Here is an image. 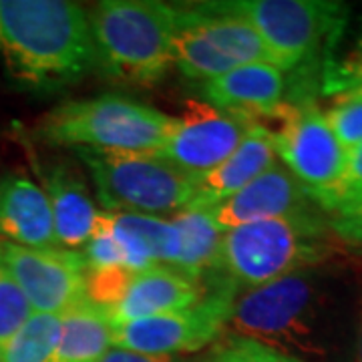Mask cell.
<instances>
[{
	"mask_svg": "<svg viewBox=\"0 0 362 362\" xmlns=\"http://www.w3.org/2000/svg\"><path fill=\"white\" fill-rule=\"evenodd\" d=\"M0 61L30 90L75 85L97 69L87 11L69 0H0Z\"/></svg>",
	"mask_w": 362,
	"mask_h": 362,
	"instance_id": "cell-1",
	"label": "cell"
},
{
	"mask_svg": "<svg viewBox=\"0 0 362 362\" xmlns=\"http://www.w3.org/2000/svg\"><path fill=\"white\" fill-rule=\"evenodd\" d=\"M328 298L310 268L238 294L230 337L247 338L300 361L322 358Z\"/></svg>",
	"mask_w": 362,
	"mask_h": 362,
	"instance_id": "cell-2",
	"label": "cell"
},
{
	"mask_svg": "<svg viewBox=\"0 0 362 362\" xmlns=\"http://www.w3.org/2000/svg\"><path fill=\"white\" fill-rule=\"evenodd\" d=\"M89 16L97 69L131 83L153 85L175 65L180 8L156 0H103Z\"/></svg>",
	"mask_w": 362,
	"mask_h": 362,
	"instance_id": "cell-3",
	"label": "cell"
},
{
	"mask_svg": "<svg viewBox=\"0 0 362 362\" xmlns=\"http://www.w3.org/2000/svg\"><path fill=\"white\" fill-rule=\"evenodd\" d=\"M330 232L320 211L233 228L223 235L218 272L238 294L270 284L328 258Z\"/></svg>",
	"mask_w": 362,
	"mask_h": 362,
	"instance_id": "cell-4",
	"label": "cell"
},
{
	"mask_svg": "<svg viewBox=\"0 0 362 362\" xmlns=\"http://www.w3.org/2000/svg\"><path fill=\"white\" fill-rule=\"evenodd\" d=\"M175 117L123 95L77 99L51 109L37 125V139L57 147L117 153H159Z\"/></svg>",
	"mask_w": 362,
	"mask_h": 362,
	"instance_id": "cell-5",
	"label": "cell"
},
{
	"mask_svg": "<svg viewBox=\"0 0 362 362\" xmlns=\"http://www.w3.org/2000/svg\"><path fill=\"white\" fill-rule=\"evenodd\" d=\"M73 153L87 169L103 211L175 216L189 206L199 181L157 153H117L85 147L73 149Z\"/></svg>",
	"mask_w": 362,
	"mask_h": 362,
	"instance_id": "cell-6",
	"label": "cell"
},
{
	"mask_svg": "<svg viewBox=\"0 0 362 362\" xmlns=\"http://www.w3.org/2000/svg\"><path fill=\"white\" fill-rule=\"evenodd\" d=\"M250 63L274 65V59L256 28L228 2L181 6L175 66L183 77L207 83Z\"/></svg>",
	"mask_w": 362,
	"mask_h": 362,
	"instance_id": "cell-7",
	"label": "cell"
},
{
	"mask_svg": "<svg viewBox=\"0 0 362 362\" xmlns=\"http://www.w3.org/2000/svg\"><path fill=\"white\" fill-rule=\"evenodd\" d=\"M228 6L256 28L280 71L304 65L334 45L349 16L346 4L328 0H235Z\"/></svg>",
	"mask_w": 362,
	"mask_h": 362,
	"instance_id": "cell-8",
	"label": "cell"
},
{
	"mask_svg": "<svg viewBox=\"0 0 362 362\" xmlns=\"http://www.w3.org/2000/svg\"><path fill=\"white\" fill-rule=\"evenodd\" d=\"M270 121L276 123L268 129L276 157L318 206L340 180L346 151L314 105L284 103Z\"/></svg>",
	"mask_w": 362,
	"mask_h": 362,
	"instance_id": "cell-9",
	"label": "cell"
},
{
	"mask_svg": "<svg viewBox=\"0 0 362 362\" xmlns=\"http://www.w3.org/2000/svg\"><path fill=\"white\" fill-rule=\"evenodd\" d=\"M238 290L228 282L183 310L151 316L113 328V346L143 354L180 356L197 352L223 334Z\"/></svg>",
	"mask_w": 362,
	"mask_h": 362,
	"instance_id": "cell-10",
	"label": "cell"
},
{
	"mask_svg": "<svg viewBox=\"0 0 362 362\" xmlns=\"http://www.w3.org/2000/svg\"><path fill=\"white\" fill-rule=\"evenodd\" d=\"M0 262L33 312L63 316L87 300V264L77 250H33L0 240Z\"/></svg>",
	"mask_w": 362,
	"mask_h": 362,
	"instance_id": "cell-11",
	"label": "cell"
},
{
	"mask_svg": "<svg viewBox=\"0 0 362 362\" xmlns=\"http://www.w3.org/2000/svg\"><path fill=\"white\" fill-rule=\"evenodd\" d=\"M256 125L258 121L250 117L216 109L206 101H187L157 156L202 180L232 156Z\"/></svg>",
	"mask_w": 362,
	"mask_h": 362,
	"instance_id": "cell-12",
	"label": "cell"
},
{
	"mask_svg": "<svg viewBox=\"0 0 362 362\" xmlns=\"http://www.w3.org/2000/svg\"><path fill=\"white\" fill-rule=\"evenodd\" d=\"M207 209L214 221L228 232L254 221L310 214L320 207L284 165L276 163L244 189Z\"/></svg>",
	"mask_w": 362,
	"mask_h": 362,
	"instance_id": "cell-13",
	"label": "cell"
},
{
	"mask_svg": "<svg viewBox=\"0 0 362 362\" xmlns=\"http://www.w3.org/2000/svg\"><path fill=\"white\" fill-rule=\"evenodd\" d=\"M284 71L270 63H250L204 83L202 97L207 105L254 121H270L284 105Z\"/></svg>",
	"mask_w": 362,
	"mask_h": 362,
	"instance_id": "cell-14",
	"label": "cell"
},
{
	"mask_svg": "<svg viewBox=\"0 0 362 362\" xmlns=\"http://www.w3.org/2000/svg\"><path fill=\"white\" fill-rule=\"evenodd\" d=\"M0 240L33 250L61 247L47 194L25 173L0 180Z\"/></svg>",
	"mask_w": 362,
	"mask_h": 362,
	"instance_id": "cell-15",
	"label": "cell"
},
{
	"mask_svg": "<svg viewBox=\"0 0 362 362\" xmlns=\"http://www.w3.org/2000/svg\"><path fill=\"white\" fill-rule=\"evenodd\" d=\"M202 296V284L183 276L181 272L173 268H151L131 276L123 298L113 308L105 310V316L115 328L143 318L189 308L199 302Z\"/></svg>",
	"mask_w": 362,
	"mask_h": 362,
	"instance_id": "cell-16",
	"label": "cell"
},
{
	"mask_svg": "<svg viewBox=\"0 0 362 362\" xmlns=\"http://www.w3.org/2000/svg\"><path fill=\"white\" fill-rule=\"evenodd\" d=\"M42 192L51 204L54 233L61 247H83L93 235L99 211L90 197L87 181L66 163H52L40 171Z\"/></svg>",
	"mask_w": 362,
	"mask_h": 362,
	"instance_id": "cell-17",
	"label": "cell"
},
{
	"mask_svg": "<svg viewBox=\"0 0 362 362\" xmlns=\"http://www.w3.org/2000/svg\"><path fill=\"white\" fill-rule=\"evenodd\" d=\"M111 230L131 274L151 268H173L180 259V233L171 220L147 214L109 211Z\"/></svg>",
	"mask_w": 362,
	"mask_h": 362,
	"instance_id": "cell-18",
	"label": "cell"
},
{
	"mask_svg": "<svg viewBox=\"0 0 362 362\" xmlns=\"http://www.w3.org/2000/svg\"><path fill=\"white\" fill-rule=\"evenodd\" d=\"M276 163L278 161L270 133L258 123L232 156L197 181L194 197L185 209H207L218 206L223 199L244 189Z\"/></svg>",
	"mask_w": 362,
	"mask_h": 362,
	"instance_id": "cell-19",
	"label": "cell"
},
{
	"mask_svg": "<svg viewBox=\"0 0 362 362\" xmlns=\"http://www.w3.org/2000/svg\"><path fill=\"white\" fill-rule=\"evenodd\" d=\"M171 221L177 228L181 246L175 270L199 284L207 274H218L226 232L214 221L209 209H183Z\"/></svg>",
	"mask_w": 362,
	"mask_h": 362,
	"instance_id": "cell-20",
	"label": "cell"
},
{
	"mask_svg": "<svg viewBox=\"0 0 362 362\" xmlns=\"http://www.w3.org/2000/svg\"><path fill=\"white\" fill-rule=\"evenodd\" d=\"M113 349V326L105 312L85 300L61 316L54 362H101Z\"/></svg>",
	"mask_w": 362,
	"mask_h": 362,
	"instance_id": "cell-21",
	"label": "cell"
},
{
	"mask_svg": "<svg viewBox=\"0 0 362 362\" xmlns=\"http://www.w3.org/2000/svg\"><path fill=\"white\" fill-rule=\"evenodd\" d=\"M61 337V316L33 312L2 349L0 362H54Z\"/></svg>",
	"mask_w": 362,
	"mask_h": 362,
	"instance_id": "cell-22",
	"label": "cell"
},
{
	"mask_svg": "<svg viewBox=\"0 0 362 362\" xmlns=\"http://www.w3.org/2000/svg\"><path fill=\"white\" fill-rule=\"evenodd\" d=\"M33 316V308L14 282L11 272L0 262V349L23 328V324Z\"/></svg>",
	"mask_w": 362,
	"mask_h": 362,
	"instance_id": "cell-23",
	"label": "cell"
},
{
	"mask_svg": "<svg viewBox=\"0 0 362 362\" xmlns=\"http://www.w3.org/2000/svg\"><path fill=\"white\" fill-rule=\"evenodd\" d=\"M83 258L87 264L89 272H105L113 268H123V254L117 244L111 221H109V211H99V218L95 223V230L90 240L83 246Z\"/></svg>",
	"mask_w": 362,
	"mask_h": 362,
	"instance_id": "cell-24",
	"label": "cell"
},
{
	"mask_svg": "<svg viewBox=\"0 0 362 362\" xmlns=\"http://www.w3.org/2000/svg\"><path fill=\"white\" fill-rule=\"evenodd\" d=\"M362 87V21L356 47L346 52L342 59L328 61L324 69L322 90L326 95H342L349 90Z\"/></svg>",
	"mask_w": 362,
	"mask_h": 362,
	"instance_id": "cell-25",
	"label": "cell"
},
{
	"mask_svg": "<svg viewBox=\"0 0 362 362\" xmlns=\"http://www.w3.org/2000/svg\"><path fill=\"white\" fill-rule=\"evenodd\" d=\"M206 362H306L268 349L259 342L240 337H228L220 342Z\"/></svg>",
	"mask_w": 362,
	"mask_h": 362,
	"instance_id": "cell-26",
	"label": "cell"
},
{
	"mask_svg": "<svg viewBox=\"0 0 362 362\" xmlns=\"http://www.w3.org/2000/svg\"><path fill=\"white\" fill-rule=\"evenodd\" d=\"M131 276L133 274L125 268L89 272V276H87V300L90 304L99 306L103 312L113 308L125 294Z\"/></svg>",
	"mask_w": 362,
	"mask_h": 362,
	"instance_id": "cell-27",
	"label": "cell"
},
{
	"mask_svg": "<svg viewBox=\"0 0 362 362\" xmlns=\"http://www.w3.org/2000/svg\"><path fill=\"white\" fill-rule=\"evenodd\" d=\"M362 192V143L354 145L352 149L346 151L344 157V168L340 173V180L337 181V185L324 195L322 199L318 202V207L324 209L326 214L330 209H334L338 204L346 202L350 197L358 195Z\"/></svg>",
	"mask_w": 362,
	"mask_h": 362,
	"instance_id": "cell-28",
	"label": "cell"
},
{
	"mask_svg": "<svg viewBox=\"0 0 362 362\" xmlns=\"http://www.w3.org/2000/svg\"><path fill=\"white\" fill-rule=\"evenodd\" d=\"M324 119L344 151L362 143V103H334Z\"/></svg>",
	"mask_w": 362,
	"mask_h": 362,
	"instance_id": "cell-29",
	"label": "cell"
},
{
	"mask_svg": "<svg viewBox=\"0 0 362 362\" xmlns=\"http://www.w3.org/2000/svg\"><path fill=\"white\" fill-rule=\"evenodd\" d=\"M332 233L349 244H362V192L328 211Z\"/></svg>",
	"mask_w": 362,
	"mask_h": 362,
	"instance_id": "cell-30",
	"label": "cell"
},
{
	"mask_svg": "<svg viewBox=\"0 0 362 362\" xmlns=\"http://www.w3.org/2000/svg\"><path fill=\"white\" fill-rule=\"evenodd\" d=\"M101 362H183L180 356H169V354H143L135 350L113 346L103 356Z\"/></svg>",
	"mask_w": 362,
	"mask_h": 362,
	"instance_id": "cell-31",
	"label": "cell"
},
{
	"mask_svg": "<svg viewBox=\"0 0 362 362\" xmlns=\"http://www.w3.org/2000/svg\"><path fill=\"white\" fill-rule=\"evenodd\" d=\"M334 103H362V87L338 95V97H334Z\"/></svg>",
	"mask_w": 362,
	"mask_h": 362,
	"instance_id": "cell-32",
	"label": "cell"
},
{
	"mask_svg": "<svg viewBox=\"0 0 362 362\" xmlns=\"http://www.w3.org/2000/svg\"><path fill=\"white\" fill-rule=\"evenodd\" d=\"M356 362H362V304H361V322H358V342H356Z\"/></svg>",
	"mask_w": 362,
	"mask_h": 362,
	"instance_id": "cell-33",
	"label": "cell"
}]
</instances>
